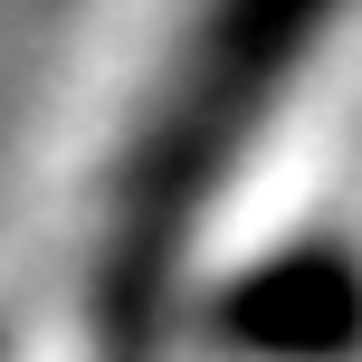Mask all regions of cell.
<instances>
[{"mask_svg":"<svg viewBox=\"0 0 362 362\" xmlns=\"http://www.w3.org/2000/svg\"><path fill=\"white\" fill-rule=\"evenodd\" d=\"M325 19H334V0H200L191 38L172 57V86L153 95L144 134L115 172V248H105L115 334L153 325L144 305L172 286V257L191 238L200 200L248 153V134L276 115L286 76L325 38Z\"/></svg>","mask_w":362,"mask_h":362,"instance_id":"1","label":"cell"},{"mask_svg":"<svg viewBox=\"0 0 362 362\" xmlns=\"http://www.w3.org/2000/svg\"><path fill=\"white\" fill-rule=\"evenodd\" d=\"M200 334L229 362H362V248L344 238L267 248L210 296Z\"/></svg>","mask_w":362,"mask_h":362,"instance_id":"2","label":"cell"}]
</instances>
